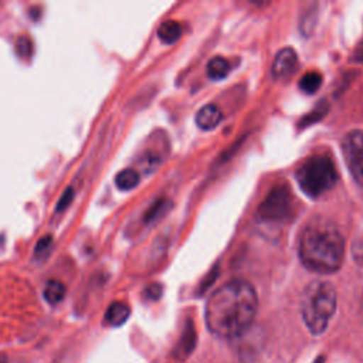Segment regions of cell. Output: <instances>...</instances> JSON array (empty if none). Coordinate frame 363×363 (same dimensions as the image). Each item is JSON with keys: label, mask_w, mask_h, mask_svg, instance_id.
Segmentation results:
<instances>
[{"label": "cell", "mask_w": 363, "mask_h": 363, "mask_svg": "<svg viewBox=\"0 0 363 363\" xmlns=\"http://www.w3.org/2000/svg\"><path fill=\"white\" fill-rule=\"evenodd\" d=\"M257 294L241 279H234L214 291L206 303V323L220 337H235L244 333L257 313Z\"/></svg>", "instance_id": "6da1fadb"}, {"label": "cell", "mask_w": 363, "mask_h": 363, "mask_svg": "<svg viewBox=\"0 0 363 363\" xmlns=\"http://www.w3.org/2000/svg\"><path fill=\"white\" fill-rule=\"evenodd\" d=\"M301 262L315 272H335L345 255V240L333 221L325 217L311 220L299 238Z\"/></svg>", "instance_id": "7a4b0ae2"}, {"label": "cell", "mask_w": 363, "mask_h": 363, "mask_svg": "<svg viewBox=\"0 0 363 363\" xmlns=\"http://www.w3.org/2000/svg\"><path fill=\"white\" fill-rule=\"evenodd\" d=\"M336 309V291L325 281H313L306 285L301 296L302 319L313 335H320Z\"/></svg>", "instance_id": "3957f363"}, {"label": "cell", "mask_w": 363, "mask_h": 363, "mask_svg": "<svg viewBox=\"0 0 363 363\" xmlns=\"http://www.w3.org/2000/svg\"><path fill=\"white\" fill-rule=\"evenodd\" d=\"M296 179L305 194L309 197H319L335 186L337 172L328 156L316 155L301 164L296 172Z\"/></svg>", "instance_id": "277c9868"}, {"label": "cell", "mask_w": 363, "mask_h": 363, "mask_svg": "<svg viewBox=\"0 0 363 363\" xmlns=\"http://www.w3.org/2000/svg\"><path fill=\"white\" fill-rule=\"evenodd\" d=\"M292 211V196L286 186H275L258 208V217L267 223H282Z\"/></svg>", "instance_id": "5b68a950"}, {"label": "cell", "mask_w": 363, "mask_h": 363, "mask_svg": "<svg viewBox=\"0 0 363 363\" xmlns=\"http://www.w3.org/2000/svg\"><path fill=\"white\" fill-rule=\"evenodd\" d=\"M343 155L350 174L363 186V130H352L345 136Z\"/></svg>", "instance_id": "8992f818"}, {"label": "cell", "mask_w": 363, "mask_h": 363, "mask_svg": "<svg viewBox=\"0 0 363 363\" xmlns=\"http://www.w3.org/2000/svg\"><path fill=\"white\" fill-rule=\"evenodd\" d=\"M296 64H298L296 52L292 48L286 47V48L279 50L277 52L274 64H272V75H274V78H277V79L288 78L296 69Z\"/></svg>", "instance_id": "52a82bcc"}, {"label": "cell", "mask_w": 363, "mask_h": 363, "mask_svg": "<svg viewBox=\"0 0 363 363\" xmlns=\"http://www.w3.org/2000/svg\"><path fill=\"white\" fill-rule=\"evenodd\" d=\"M221 118H223L221 111L216 105L208 104V105H204L196 113V123L199 128H201L204 130H210V129H214L220 123Z\"/></svg>", "instance_id": "ba28073f"}, {"label": "cell", "mask_w": 363, "mask_h": 363, "mask_svg": "<svg viewBox=\"0 0 363 363\" xmlns=\"http://www.w3.org/2000/svg\"><path fill=\"white\" fill-rule=\"evenodd\" d=\"M130 315V308L121 301H116L109 305L105 313V322L111 326H121L123 325Z\"/></svg>", "instance_id": "9c48e42d"}, {"label": "cell", "mask_w": 363, "mask_h": 363, "mask_svg": "<svg viewBox=\"0 0 363 363\" xmlns=\"http://www.w3.org/2000/svg\"><path fill=\"white\" fill-rule=\"evenodd\" d=\"M182 31H183V28H182V24L179 21L167 20V21L160 24V27L157 30V37L164 44H173L180 38Z\"/></svg>", "instance_id": "30bf717a"}, {"label": "cell", "mask_w": 363, "mask_h": 363, "mask_svg": "<svg viewBox=\"0 0 363 363\" xmlns=\"http://www.w3.org/2000/svg\"><path fill=\"white\" fill-rule=\"evenodd\" d=\"M45 301L51 305H57L60 303L64 296H65V286L55 279H50L47 281L45 286H44V292H43Z\"/></svg>", "instance_id": "8fae6325"}, {"label": "cell", "mask_w": 363, "mask_h": 363, "mask_svg": "<svg viewBox=\"0 0 363 363\" xmlns=\"http://www.w3.org/2000/svg\"><path fill=\"white\" fill-rule=\"evenodd\" d=\"M231 69L230 62L223 57H214L207 65V74L211 79H223L228 75Z\"/></svg>", "instance_id": "7c38bea8"}, {"label": "cell", "mask_w": 363, "mask_h": 363, "mask_svg": "<svg viewBox=\"0 0 363 363\" xmlns=\"http://www.w3.org/2000/svg\"><path fill=\"white\" fill-rule=\"evenodd\" d=\"M138 183H139V174L133 169H125V170L119 172L115 177V184L122 191H129V190L135 189L138 186Z\"/></svg>", "instance_id": "4fadbf2b"}, {"label": "cell", "mask_w": 363, "mask_h": 363, "mask_svg": "<svg viewBox=\"0 0 363 363\" xmlns=\"http://www.w3.org/2000/svg\"><path fill=\"white\" fill-rule=\"evenodd\" d=\"M322 84V75L316 71H309L306 72L301 81H299V88L305 92V94H313L319 89Z\"/></svg>", "instance_id": "5bb4252c"}, {"label": "cell", "mask_w": 363, "mask_h": 363, "mask_svg": "<svg viewBox=\"0 0 363 363\" xmlns=\"http://www.w3.org/2000/svg\"><path fill=\"white\" fill-rule=\"evenodd\" d=\"M166 206H167V201H166V200H159V201H156V203L147 210V213L145 214V220H146V221H153V220H156L159 216L163 214V211L166 210Z\"/></svg>", "instance_id": "9a60e30c"}, {"label": "cell", "mask_w": 363, "mask_h": 363, "mask_svg": "<svg viewBox=\"0 0 363 363\" xmlns=\"http://www.w3.org/2000/svg\"><path fill=\"white\" fill-rule=\"evenodd\" d=\"M72 199H74V191H72V189H67V190H65V193L62 194V197H61V199H60V201H58L57 210H58V211H61V210H64L65 207H68V206H69V203L72 201Z\"/></svg>", "instance_id": "2e32d148"}, {"label": "cell", "mask_w": 363, "mask_h": 363, "mask_svg": "<svg viewBox=\"0 0 363 363\" xmlns=\"http://www.w3.org/2000/svg\"><path fill=\"white\" fill-rule=\"evenodd\" d=\"M51 237H43V240L38 241L37 244V248H35V254L40 255V254H45V251H50L51 248Z\"/></svg>", "instance_id": "e0dca14e"}, {"label": "cell", "mask_w": 363, "mask_h": 363, "mask_svg": "<svg viewBox=\"0 0 363 363\" xmlns=\"http://www.w3.org/2000/svg\"><path fill=\"white\" fill-rule=\"evenodd\" d=\"M160 294H162V286L157 284H153L146 289V296L150 299H157L160 296Z\"/></svg>", "instance_id": "ac0fdd59"}, {"label": "cell", "mask_w": 363, "mask_h": 363, "mask_svg": "<svg viewBox=\"0 0 363 363\" xmlns=\"http://www.w3.org/2000/svg\"><path fill=\"white\" fill-rule=\"evenodd\" d=\"M0 363H9V359L4 354H0Z\"/></svg>", "instance_id": "d6986e66"}, {"label": "cell", "mask_w": 363, "mask_h": 363, "mask_svg": "<svg viewBox=\"0 0 363 363\" xmlns=\"http://www.w3.org/2000/svg\"><path fill=\"white\" fill-rule=\"evenodd\" d=\"M315 363H325V357H322V356H319V359L315 362Z\"/></svg>", "instance_id": "ffe728a7"}]
</instances>
